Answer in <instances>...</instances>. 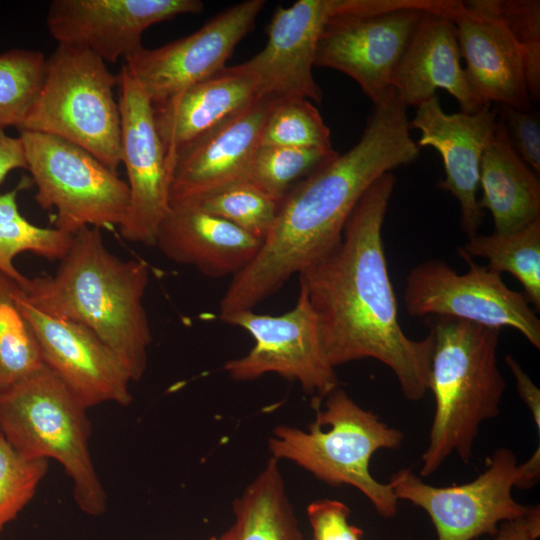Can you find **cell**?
I'll use <instances>...</instances> for the list:
<instances>
[{
	"mask_svg": "<svg viewBox=\"0 0 540 540\" xmlns=\"http://www.w3.org/2000/svg\"><path fill=\"white\" fill-rule=\"evenodd\" d=\"M396 177L380 176L350 215L341 242L298 274L316 316L329 364L374 359L412 402L428 391L434 335L409 338L398 320L382 229Z\"/></svg>",
	"mask_w": 540,
	"mask_h": 540,
	"instance_id": "cell-1",
	"label": "cell"
},
{
	"mask_svg": "<svg viewBox=\"0 0 540 540\" xmlns=\"http://www.w3.org/2000/svg\"><path fill=\"white\" fill-rule=\"evenodd\" d=\"M407 107L394 90L374 106L359 141L299 181L279 204L273 227L252 262L232 277L220 318L252 310L294 274L331 252L353 210L383 174L413 162Z\"/></svg>",
	"mask_w": 540,
	"mask_h": 540,
	"instance_id": "cell-2",
	"label": "cell"
},
{
	"mask_svg": "<svg viewBox=\"0 0 540 540\" xmlns=\"http://www.w3.org/2000/svg\"><path fill=\"white\" fill-rule=\"evenodd\" d=\"M60 261L55 274L27 278L22 286L26 300L50 316L90 329L117 355L132 381L140 380L152 342L143 305L148 263L114 255L96 227L75 233Z\"/></svg>",
	"mask_w": 540,
	"mask_h": 540,
	"instance_id": "cell-3",
	"label": "cell"
},
{
	"mask_svg": "<svg viewBox=\"0 0 540 540\" xmlns=\"http://www.w3.org/2000/svg\"><path fill=\"white\" fill-rule=\"evenodd\" d=\"M427 320L434 335L428 390L435 411L421 477L434 474L453 454L471 459L480 426L498 416L506 390L498 365L501 329L450 317Z\"/></svg>",
	"mask_w": 540,
	"mask_h": 540,
	"instance_id": "cell-4",
	"label": "cell"
},
{
	"mask_svg": "<svg viewBox=\"0 0 540 540\" xmlns=\"http://www.w3.org/2000/svg\"><path fill=\"white\" fill-rule=\"evenodd\" d=\"M318 404L308 430L277 426L268 441L271 457L299 465L331 486L349 485L360 491L382 517L391 518L398 500L388 483L377 481L370 461L381 449L400 448L404 434L360 407L345 390L335 388Z\"/></svg>",
	"mask_w": 540,
	"mask_h": 540,
	"instance_id": "cell-5",
	"label": "cell"
},
{
	"mask_svg": "<svg viewBox=\"0 0 540 540\" xmlns=\"http://www.w3.org/2000/svg\"><path fill=\"white\" fill-rule=\"evenodd\" d=\"M87 408L48 369L0 392V433L24 458L54 459L73 485V497L86 514L107 509V495L89 451Z\"/></svg>",
	"mask_w": 540,
	"mask_h": 540,
	"instance_id": "cell-6",
	"label": "cell"
},
{
	"mask_svg": "<svg viewBox=\"0 0 540 540\" xmlns=\"http://www.w3.org/2000/svg\"><path fill=\"white\" fill-rule=\"evenodd\" d=\"M117 75L91 51L58 44L46 59L42 86L19 131L54 135L87 150L117 172L121 117Z\"/></svg>",
	"mask_w": 540,
	"mask_h": 540,
	"instance_id": "cell-7",
	"label": "cell"
},
{
	"mask_svg": "<svg viewBox=\"0 0 540 540\" xmlns=\"http://www.w3.org/2000/svg\"><path fill=\"white\" fill-rule=\"evenodd\" d=\"M463 8L456 0H337L320 35L315 66L346 74L377 106L393 90L392 75L423 12L454 19Z\"/></svg>",
	"mask_w": 540,
	"mask_h": 540,
	"instance_id": "cell-8",
	"label": "cell"
},
{
	"mask_svg": "<svg viewBox=\"0 0 540 540\" xmlns=\"http://www.w3.org/2000/svg\"><path fill=\"white\" fill-rule=\"evenodd\" d=\"M26 165L37 187L35 201L56 210L54 228L74 235L85 227L111 229L124 222L127 182L80 146L60 137L19 131Z\"/></svg>",
	"mask_w": 540,
	"mask_h": 540,
	"instance_id": "cell-9",
	"label": "cell"
},
{
	"mask_svg": "<svg viewBox=\"0 0 540 540\" xmlns=\"http://www.w3.org/2000/svg\"><path fill=\"white\" fill-rule=\"evenodd\" d=\"M525 469L508 447L497 448L484 470L460 485L434 486L410 469L395 472L388 484L397 500L423 509L437 540H473L492 536L503 522L524 515L530 506L514 499V487L523 489Z\"/></svg>",
	"mask_w": 540,
	"mask_h": 540,
	"instance_id": "cell-10",
	"label": "cell"
},
{
	"mask_svg": "<svg viewBox=\"0 0 540 540\" xmlns=\"http://www.w3.org/2000/svg\"><path fill=\"white\" fill-rule=\"evenodd\" d=\"M460 274L442 259L413 267L404 288L406 312L414 318L450 317L487 327H510L540 349V320L524 295L506 286L501 274L464 259Z\"/></svg>",
	"mask_w": 540,
	"mask_h": 540,
	"instance_id": "cell-11",
	"label": "cell"
},
{
	"mask_svg": "<svg viewBox=\"0 0 540 540\" xmlns=\"http://www.w3.org/2000/svg\"><path fill=\"white\" fill-rule=\"evenodd\" d=\"M222 321L243 328L254 340L244 356L228 360L223 369L236 381L276 373L297 381L307 393L324 398L338 387V377L321 345L316 316L299 285L295 306L281 315L253 310L233 313Z\"/></svg>",
	"mask_w": 540,
	"mask_h": 540,
	"instance_id": "cell-12",
	"label": "cell"
},
{
	"mask_svg": "<svg viewBox=\"0 0 540 540\" xmlns=\"http://www.w3.org/2000/svg\"><path fill=\"white\" fill-rule=\"evenodd\" d=\"M121 117V163L127 174L130 203L119 226L123 239L155 246L158 229L171 209L170 174L158 135L153 106L124 63L117 74Z\"/></svg>",
	"mask_w": 540,
	"mask_h": 540,
	"instance_id": "cell-13",
	"label": "cell"
},
{
	"mask_svg": "<svg viewBox=\"0 0 540 540\" xmlns=\"http://www.w3.org/2000/svg\"><path fill=\"white\" fill-rule=\"evenodd\" d=\"M264 6V0L235 4L196 32L154 49L142 47L124 63L152 106L160 105L223 69Z\"/></svg>",
	"mask_w": 540,
	"mask_h": 540,
	"instance_id": "cell-14",
	"label": "cell"
},
{
	"mask_svg": "<svg viewBox=\"0 0 540 540\" xmlns=\"http://www.w3.org/2000/svg\"><path fill=\"white\" fill-rule=\"evenodd\" d=\"M278 98H257L176 153L170 167L171 207L194 205L247 178L265 122Z\"/></svg>",
	"mask_w": 540,
	"mask_h": 540,
	"instance_id": "cell-15",
	"label": "cell"
},
{
	"mask_svg": "<svg viewBox=\"0 0 540 540\" xmlns=\"http://www.w3.org/2000/svg\"><path fill=\"white\" fill-rule=\"evenodd\" d=\"M203 7L200 0H53L46 25L58 44L85 48L105 63L125 62L143 47L150 26Z\"/></svg>",
	"mask_w": 540,
	"mask_h": 540,
	"instance_id": "cell-16",
	"label": "cell"
},
{
	"mask_svg": "<svg viewBox=\"0 0 540 540\" xmlns=\"http://www.w3.org/2000/svg\"><path fill=\"white\" fill-rule=\"evenodd\" d=\"M19 305L31 325L44 366L88 409L112 402L128 405L132 381L117 355L90 329L32 306L22 286Z\"/></svg>",
	"mask_w": 540,
	"mask_h": 540,
	"instance_id": "cell-17",
	"label": "cell"
},
{
	"mask_svg": "<svg viewBox=\"0 0 540 540\" xmlns=\"http://www.w3.org/2000/svg\"><path fill=\"white\" fill-rule=\"evenodd\" d=\"M497 123L492 105L475 113H446L437 96L416 108L410 128L420 131L418 147H432L441 155L445 177L438 183L459 202L460 228L468 238L478 234L484 212L479 205L480 164Z\"/></svg>",
	"mask_w": 540,
	"mask_h": 540,
	"instance_id": "cell-18",
	"label": "cell"
},
{
	"mask_svg": "<svg viewBox=\"0 0 540 540\" xmlns=\"http://www.w3.org/2000/svg\"><path fill=\"white\" fill-rule=\"evenodd\" d=\"M336 4L337 0H298L276 8L265 28L264 48L241 63L257 79L263 95L322 101L312 70L320 35Z\"/></svg>",
	"mask_w": 540,
	"mask_h": 540,
	"instance_id": "cell-19",
	"label": "cell"
},
{
	"mask_svg": "<svg viewBox=\"0 0 540 540\" xmlns=\"http://www.w3.org/2000/svg\"><path fill=\"white\" fill-rule=\"evenodd\" d=\"M391 87L407 108H417L436 96L437 89L451 94L460 112L475 113L487 106L468 87L453 17L434 11L423 12L394 70Z\"/></svg>",
	"mask_w": 540,
	"mask_h": 540,
	"instance_id": "cell-20",
	"label": "cell"
},
{
	"mask_svg": "<svg viewBox=\"0 0 540 540\" xmlns=\"http://www.w3.org/2000/svg\"><path fill=\"white\" fill-rule=\"evenodd\" d=\"M453 21L474 97L483 105L533 110L522 52L504 24L465 5Z\"/></svg>",
	"mask_w": 540,
	"mask_h": 540,
	"instance_id": "cell-21",
	"label": "cell"
},
{
	"mask_svg": "<svg viewBox=\"0 0 540 540\" xmlns=\"http://www.w3.org/2000/svg\"><path fill=\"white\" fill-rule=\"evenodd\" d=\"M262 241L234 224L195 206L171 207L155 246L175 263L209 277L235 276L259 252Z\"/></svg>",
	"mask_w": 540,
	"mask_h": 540,
	"instance_id": "cell-22",
	"label": "cell"
},
{
	"mask_svg": "<svg viewBox=\"0 0 540 540\" xmlns=\"http://www.w3.org/2000/svg\"><path fill=\"white\" fill-rule=\"evenodd\" d=\"M261 96L264 95L257 79L239 64L225 66L166 102L153 106L169 174L179 150Z\"/></svg>",
	"mask_w": 540,
	"mask_h": 540,
	"instance_id": "cell-23",
	"label": "cell"
},
{
	"mask_svg": "<svg viewBox=\"0 0 540 540\" xmlns=\"http://www.w3.org/2000/svg\"><path fill=\"white\" fill-rule=\"evenodd\" d=\"M479 205L492 215L494 232L510 233L540 219V181L514 150L498 121L480 164Z\"/></svg>",
	"mask_w": 540,
	"mask_h": 540,
	"instance_id": "cell-24",
	"label": "cell"
},
{
	"mask_svg": "<svg viewBox=\"0 0 540 540\" xmlns=\"http://www.w3.org/2000/svg\"><path fill=\"white\" fill-rule=\"evenodd\" d=\"M232 507L238 540H303L278 460L272 457Z\"/></svg>",
	"mask_w": 540,
	"mask_h": 540,
	"instance_id": "cell-25",
	"label": "cell"
},
{
	"mask_svg": "<svg viewBox=\"0 0 540 540\" xmlns=\"http://www.w3.org/2000/svg\"><path fill=\"white\" fill-rule=\"evenodd\" d=\"M458 254L463 259L484 258L489 269L513 275L529 303L540 310V219L510 233L476 234Z\"/></svg>",
	"mask_w": 540,
	"mask_h": 540,
	"instance_id": "cell-26",
	"label": "cell"
},
{
	"mask_svg": "<svg viewBox=\"0 0 540 540\" xmlns=\"http://www.w3.org/2000/svg\"><path fill=\"white\" fill-rule=\"evenodd\" d=\"M20 288L0 272V392L44 368L38 342L18 302Z\"/></svg>",
	"mask_w": 540,
	"mask_h": 540,
	"instance_id": "cell-27",
	"label": "cell"
},
{
	"mask_svg": "<svg viewBox=\"0 0 540 540\" xmlns=\"http://www.w3.org/2000/svg\"><path fill=\"white\" fill-rule=\"evenodd\" d=\"M23 185L0 194V272L23 286L27 280L14 265L16 256L33 253L46 259L61 260L73 235L32 224L19 211L17 194Z\"/></svg>",
	"mask_w": 540,
	"mask_h": 540,
	"instance_id": "cell-28",
	"label": "cell"
},
{
	"mask_svg": "<svg viewBox=\"0 0 540 540\" xmlns=\"http://www.w3.org/2000/svg\"><path fill=\"white\" fill-rule=\"evenodd\" d=\"M337 155L333 147L260 145L253 156L246 179L280 204L293 186Z\"/></svg>",
	"mask_w": 540,
	"mask_h": 540,
	"instance_id": "cell-29",
	"label": "cell"
},
{
	"mask_svg": "<svg viewBox=\"0 0 540 540\" xmlns=\"http://www.w3.org/2000/svg\"><path fill=\"white\" fill-rule=\"evenodd\" d=\"M46 57L40 51L0 53V129L20 128L43 83Z\"/></svg>",
	"mask_w": 540,
	"mask_h": 540,
	"instance_id": "cell-30",
	"label": "cell"
},
{
	"mask_svg": "<svg viewBox=\"0 0 540 540\" xmlns=\"http://www.w3.org/2000/svg\"><path fill=\"white\" fill-rule=\"evenodd\" d=\"M470 11L501 21L520 48L531 102L540 100V1L469 0Z\"/></svg>",
	"mask_w": 540,
	"mask_h": 540,
	"instance_id": "cell-31",
	"label": "cell"
},
{
	"mask_svg": "<svg viewBox=\"0 0 540 540\" xmlns=\"http://www.w3.org/2000/svg\"><path fill=\"white\" fill-rule=\"evenodd\" d=\"M191 206L222 218L263 242L273 227L279 203L244 179Z\"/></svg>",
	"mask_w": 540,
	"mask_h": 540,
	"instance_id": "cell-32",
	"label": "cell"
},
{
	"mask_svg": "<svg viewBox=\"0 0 540 540\" xmlns=\"http://www.w3.org/2000/svg\"><path fill=\"white\" fill-rule=\"evenodd\" d=\"M261 146L331 148V133L320 112L304 98L279 97L265 122Z\"/></svg>",
	"mask_w": 540,
	"mask_h": 540,
	"instance_id": "cell-33",
	"label": "cell"
},
{
	"mask_svg": "<svg viewBox=\"0 0 540 540\" xmlns=\"http://www.w3.org/2000/svg\"><path fill=\"white\" fill-rule=\"evenodd\" d=\"M48 470V460L21 456L0 433V531L34 497Z\"/></svg>",
	"mask_w": 540,
	"mask_h": 540,
	"instance_id": "cell-34",
	"label": "cell"
},
{
	"mask_svg": "<svg viewBox=\"0 0 540 540\" xmlns=\"http://www.w3.org/2000/svg\"><path fill=\"white\" fill-rule=\"evenodd\" d=\"M496 116L505 128L517 154L536 173H540L539 113L496 104Z\"/></svg>",
	"mask_w": 540,
	"mask_h": 540,
	"instance_id": "cell-35",
	"label": "cell"
},
{
	"mask_svg": "<svg viewBox=\"0 0 540 540\" xmlns=\"http://www.w3.org/2000/svg\"><path fill=\"white\" fill-rule=\"evenodd\" d=\"M313 540H363L360 528L349 523L350 509L338 500L320 499L307 507Z\"/></svg>",
	"mask_w": 540,
	"mask_h": 540,
	"instance_id": "cell-36",
	"label": "cell"
},
{
	"mask_svg": "<svg viewBox=\"0 0 540 540\" xmlns=\"http://www.w3.org/2000/svg\"><path fill=\"white\" fill-rule=\"evenodd\" d=\"M540 537V507L530 506L522 516L500 524L486 540H538Z\"/></svg>",
	"mask_w": 540,
	"mask_h": 540,
	"instance_id": "cell-37",
	"label": "cell"
},
{
	"mask_svg": "<svg viewBox=\"0 0 540 540\" xmlns=\"http://www.w3.org/2000/svg\"><path fill=\"white\" fill-rule=\"evenodd\" d=\"M505 363L513 375L517 392L529 409L533 421L537 427V433H540V390L523 370L519 362L511 355L505 357Z\"/></svg>",
	"mask_w": 540,
	"mask_h": 540,
	"instance_id": "cell-38",
	"label": "cell"
},
{
	"mask_svg": "<svg viewBox=\"0 0 540 540\" xmlns=\"http://www.w3.org/2000/svg\"><path fill=\"white\" fill-rule=\"evenodd\" d=\"M26 159L21 139L0 129V184L16 169H26Z\"/></svg>",
	"mask_w": 540,
	"mask_h": 540,
	"instance_id": "cell-39",
	"label": "cell"
},
{
	"mask_svg": "<svg viewBox=\"0 0 540 540\" xmlns=\"http://www.w3.org/2000/svg\"><path fill=\"white\" fill-rule=\"evenodd\" d=\"M211 540H238L237 527L233 524L224 533Z\"/></svg>",
	"mask_w": 540,
	"mask_h": 540,
	"instance_id": "cell-40",
	"label": "cell"
}]
</instances>
